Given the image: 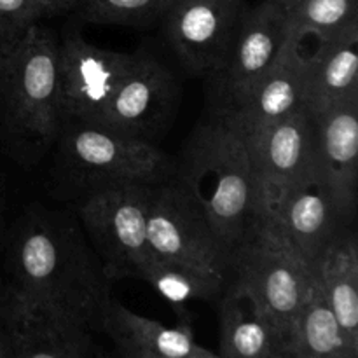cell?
Instances as JSON below:
<instances>
[{"instance_id": "obj_1", "label": "cell", "mask_w": 358, "mask_h": 358, "mask_svg": "<svg viewBox=\"0 0 358 358\" xmlns=\"http://www.w3.org/2000/svg\"><path fill=\"white\" fill-rule=\"evenodd\" d=\"M3 299L79 315L96 327L112 280L76 217L30 206L7 243Z\"/></svg>"}, {"instance_id": "obj_2", "label": "cell", "mask_w": 358, "mask_h": 358, "mask_svg": "<svg viewBox=\"0 0 358 358\" xmlns=\"http://www.w3.org/2000/svg\"><path fill=\"white\" fill-rule=\"evenodd\" d=\"M173 178L233 254L262 217L250 150L243 133L220 108L203 119L175 161Z\"/></svg>"}, {"instance_id": "obj_3", "label": "cell", "mask_w": 358, "mask_h": 358, "mask_svg": "<svg viewBox=\"0 0 358 358\" xmlns=\"http://www.w3.org/2000/svg\"><path fill=\"white\" fill-rule=\"evenodd\" d=\"M0 142L20 164L48 156L62 129L58 37L34 23L0 55Z\"/></svg>"}, {"instance_id": "obj_4", "label": "cell", "mask_w": 358, "mask_h": 358, "mask_svg": "<svg viewBox=\"0 0 358 358\" xmlns=\"http://www.w3.org/2000/svg\"><path fill=\"white\" fill-rule=\"evenodd\" d=\"M55 147L58 171L79 198L110 185L163 184L175 171L152 142L87 122L63 121Z\"/></svg>"}, {"instance_id": "obj_5", "label": "cell", "mask_w": 358, "mask_h": 358, "mask_svg": "<svg viewBox=\"0 0 358 358\" xmlns=\"http://www.w3.org/2000/svg\"><path fill=\"white\" fill-rule=\"evenodd\" d=\"M313 269L308 268L278 224L262 215L231 254V278L254 292L285 343L306 296Z\"/></svg>"}, {"instance_id": "obj_6", "label": "cell", "mask_w": 358, "mask_h": 358, "mask_svg": "<svg viewBox=\"0 0 358 358\" xmlns=\"http://www.w3.org/2000/svg\"><path fill=\"white\" fill-rule=\"evenodd\" d=\"M149 184H119L83 196L79 219L108 278H136L150 257L147 247Z\"/></svg>"}, {"instance_id": "obj_7", "label": "cell", "mask_w": 358, "mask_h": 358, "mask_svg": "<svg viewBox=\"0 0 358 358\" xmlns=\"http://www.w3.org/2000/svg\"><path fill=\"white\" fill-rule=\"evenodd\" d=\"M150 255L231 280V254L184 189L170 178L152 187L147 212Z\"/></svg>"}, {"instance_id": "obj_8", "label": "cell", "mask_w": 358, "mask_h": 358, "mask_svg": "<svg viewBox=\"0 0 358 358\" xmlns=\"http://www.w3.org/2000/svg\"><path fill=\"white\" fill-rule=\"evenodd\" d=\"M245 140L254 164L262 215L275 217L287 192L318 168L317 117L301 105Z\"/></svg>"}, {"instance_id": "obj_9", "label": "cell", "mask_w": 358, "mask_h": 358, "mask_svg": "<svg viewBox=\"0 0 358 358\" xmlns=\"http://www.w3.org/2000/svg\"><path fill=\"white\" fill-rule=\"evenodd\" d=\"M135 52L98 48L77 30L58 38V90L63 121L103 126L105 114Z\"/></svg>"}, {"instance_id": "obj_10", "label": "cell", "mask_w": 358, "mask_h": 358, "mask_svg": "<svg viewBox=\"0 0 358 358\" xmlns=\"http://www.w3.org/2000/svg\"><path fill=\"white\" fill-rule=\"evenodd\" d=\"M290 34L289 21L276 0L245 7L222 65L210 76L215 107L236 103L275 65Z\"/></svg>"}, {"instance_id": "obj_11", "label": "cell", "mask_w": 358, "mask_h": 358, "mask_svg": "<svg viewBox=\"0 0 358 358\" xmlns=\"http://www.w3.org/2000/svg\"><path fill=\"white\" fill-rule=\"evenodd\" d=\"M355 217L357 210L336 194L317 168L287 192L271 219L308 268L315 269L329 245L353 227Z\"/></svg>"}, {"instance_id": "obj_12", "label": "cell", "mask_w": 358, "mask_h": 358, "mask_svg": "<svg viewBox=\"0 0 358 358\" xmlns=\"http://www.w3.org/2000/svg\"><path fill=\"white\" fill-rule=\"evenodd\" d=\"M177 100L178 87L170 70L138 49L108 105L103 128L152 142L171 122Z\"/></svg>"}, {"instance_id": "obj_13", "label": "cell", "mask_w": 358, "mask_h": 358, "mask_svg": "<svg viewBox=\"0 0 358 358\" xmlns=\"http://www.w3.org/2000/svg\"><path fill=\"white\" fill-rule=\"evenodd\" d=\"M245 7L247 0H175L164 20L182 63L212 76L229 51Z\"/></svg>"}, {"instance_id": "obj_14", "label": "cell", "mask_w": 358, "mask_h": 358, "mask_svg": "<svg viewBox=\"0 0 358 358\" xmlns=\"http://www.w3.org/2000/svg\"><path fill=\"white\" fill-rule=\"evenodd\" d=\"M9 332L10 358H91L100 357L96 327L79 315L51 308H28L2 296Z\"/></svg>"}, {"instance_id": "obj_15", "label": "cell", "mask_w": 358, "mask_h": 358, "mask_svg": "<svg viewBox=\"0 0 358 358\" xmlns=\"http://www.w3.org/2000/svg\"><path fill=\"white\" fill-rule=\"evenodd\" d=\"M304 62V44L292 31L275 65L236 103L215 108L226 112L243 136L254 135L303 105Z\"/></svg>"}, {"instance_id": "obj_16", "label": "cell", "mask_w": 358, "mask_h": 358, "mask_svg": "<svg viewBox=\"0 0 358 358\" xmlns=\"http://www.w3.org/2000/svg\"><path fill=\"white\" fill-rule=\"evenodd\" d=\"M98 331L114 343L115 353L126 358H215L217 353L196 341L187 322L168 327L152 318L133 313L110 299L103 306Z\"/></svg>"}, {"instance_id": "obj_17", "label": "cell", "mask_w": 358, "mask_h": 358, "mask_svg": "<svg viewBox=\"0 0 358 358\" xmlns=\"http://www.w3.org/2000/svg\"><path fill=\"white\" fill-rule=\"evenodd\" d=\"M220 358H287L285 343L248 287L231 278L217 299Z\"/></svg>"}, {"instance_id": "obj_18", "label": "cell", "mask_w": 358, "mask_h": 358, "mask_svg": "<svg viewBox=\"0 0 358 358\" xmlns=\"http://www.w3.org/2000/svg\"><path fill=\"white\" fill-rule=\"evenodd\" d=\"M317 42L304 52L303 105L313 114L358 96V23Z\"/></svg>"}, {"instance_id": "obj_19", "label": "cell", "mask_w": 358, "mask_h": 358, "mask_svg": "<svg viewBox=\"0 0 358 358\" xmlns=\"http://www.w3.org/2000/svg\"><path fill=\"white\" fill-rule=\"evenodd\" d=\"M318 122V170L336 194L357 210L358 191V96L331 105Z\"/></svg>"}, {"instance_id": "obj_20", "label": "cell", "mask_w": 358, "mask_h": 358, "mask_svg": "<svg viewBox=\"0 0 358 358\" xmlns=\"http://www.w3.org/2000/svg\"><path fill=\"white\" fill-rule=\"evenodd\" d=\"M287 358H358V345L343 331L315 271L290 327Z\"/></svg>"}, {"instance_id": "obj_21", "label": "cell", "mask_w": 358, "mask_h": 358, "mask_svg": "<svg viewBox=\"0 0 358 358\" xmlns=\"http://www.w3.org/2000/svg\"><path fill=\"white\" fill-rule=\"evenodd\" d=\"M313 271L343 331L358 345V247L353 227L329 245Z\"/></svg>"}, {"instance_id": "obj_22", "label": "cell", "mask_w": 358, "mask_h": 358, "mask_svg": "<svg viewBox=\"0 0 358 358\" xmlns=\"http://www.w3.org/2000/svg\"><path fill=\"white\" fill-rule=\"evenodd\" d=\"M136 278L149 283L166 303L182 313L184 306L192 301H210L217 303L229 282L213 278L198 269L164 261L150 255L142 268L138 269Z\"/></svg>"}, {"instance_id": "obj_23", "label": "cell", "mask_w": 358, "mask_h": 358, "mask_svg": "<svg viewBox=\"0 0 358 358\" xmlns=\"http://www.w3.org/2000/svg\"><path fill=\"white\" fill-rule=\"evenodd\" d=\"M299 38H325L358 23V0H285L280 3Z\"/></svg>"}, {"instance_id": "obj_24", "label": "cell", "mask_w": 358, "mask_h": 358, "mask_svg": "<svg viewBox=\"0 0 358 358\" xmlns=\"http://www.w3.org/2000/svg\"><path fill=\"white\" fill-rule=\"evenodd\" d=\"M175 0H80V16L98 24H147L164 17Z\"/></svg>"}, {"instance_id": "obj_25", "label": "cell", "mask_w": 358, "mask_h": 358, "mask_svg": "<svg viewBox=\"0 0 358 358\" xmlns=\"http://www.w3.org/2000/svg\"><path fill=\"white\" fill-rule=\"evenodd\" d=\"M44 16L42 0H0V21L14 31H23L28 24Z\"/></svg>"}, {"instance_id": "obj_26", "label": "cell", "mask_w": 358, "mask_h": 358, "mask_svg": "<svg viewBox=\"0 0 358 358\" xmlns=\"http://www.w3.org/2000/svg\"><path fill=\"white\" fill-rule=\"evenodd\" d=\"M80 0H42V7H44V16L48 14H58L63 10L70 9V7L77 6Z\"/></svg>"}, {"instance_id": "obj_27", "label": "cell", "mask_w": 358, "mask_h": 358, "mask_svg": "<svg viewBox=\"0 0 358 358\" xmlns=\"http://www.w3.org/2000/svg\"><path fill=\"white\" fill-rule=\"evenodd\" d=\"M0 358H10L9 332H7V325H6V318H3L2 304H0Z\"/></svg>"}, {"instance_id": "obj_28", "label": "cell", "mask_w": 358, "mask_h": 358, "mask_svg": "<svg viewBox=\"0 0 358 358\" xmlns=\"http://www.w3.org/2000/svg\"><path fill=\"white\" fill-rule=\"evenodd\" d=\"M17 34H20V31H14L13 28H9L6 23L0 21V52L13 42V38L16 37Z\"/></svg>"}, {"instance_id": "obj_29", "label": "cell", "mask_w": 358, "mask_h": 358, "mask_svg": "<svg viewBox=\"0 0 358 358\" xmlns=\"http://www.w3.org/2000/svg\"><path fill=\"white\" fill-rule=\"evenodd\" d=\"M6 199H3V189L2 184H0V236H2V229H3V208H6Z\"/></svg>"}, {"instance_id": "obj_30", "label": "cell", "mask_w": 358, "mask_h": 358, "mask_svg": "<svg viewBox=\"0 0 358 358\" xmlns=\"http://www.w3.org/2000/svg\"><path fill=\"white\" fill-rule=\"evenodd\" d=\"M2 55V52H0ZM0 100H2V72H0Z\"/></svg>"}, {"instance_id": "obj_31", "label": "cell", "mask_w": 358, "mask_h": 358, "mask_svg": "<svg viewBox=\"0 0 358 358\" xmlns=\"http://www.w3.org/2000/svg\"><path fill=\"white\" fill-rule=\"evenodd\" d=\"M2 296H3V287L2 283H0V304H2Z\"/></svg>"}, {"instance_id": "obj_32", "label": "cell", "mask_w": 358, "mask_h": 358, "mask_svg": "<svg viewBox=\"0 0 358 358\" xmlns=\"http://www.w3.org/2000/svg\"><path fill=\"white\" fill-rule=\"evenodd\" d=\"M276 2H278V3H283V2H285V0H276Z\"/></svg>"}]
</instances>
